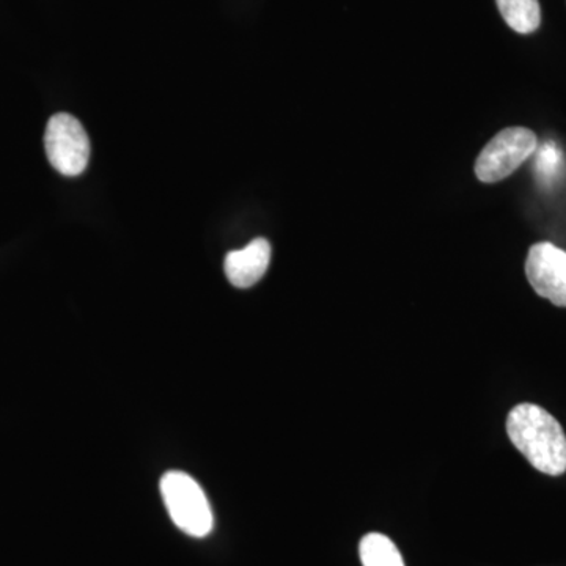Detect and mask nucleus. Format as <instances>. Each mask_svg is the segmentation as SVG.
I'll use <instances>...</instances> for the list:
<instances>
[{
  "mask_svg": "<svg viewBox=\"0 0 566 566\" xmlns=\"http://www.w3.org/2000/svg\"><path fill=\"white\" fill-rule=\"evenodd\" d=\"M161 494L175 526L193 536L210 535L214 520L202 486L185 472H167L161 479Z\"/></svg>",
  "mask_w": 566,
  "mask_h": 566,
  "instance_id": "f03ea898",
  "label": "nucleus"
},
{
  "mask_svg": "<svg viewBox=\"0 0 566 566\" xmlns=\"http://www.w3.org/2000/svg\"><path fill=\"white\" fill-rule=\"evenodd\" d=\"M364 566H405L400 551L382 534L365 535L359 546Z\"/></svg>",
  "mask_w": 566,
  "mask_h": 566,
  "instance_id": "6e6552de",
  "label": "nucleus"
},
{
  "mask_svg": "<svg viewBox=\"0 0 566 566\" xmlns=\"http://www.w3.org/2000/svg\"><path fill=\"white\" fill-rule=\"evenodd\" d=\"M271 262V245L264 238H256L240 251L227 255L223 270L230 283L237 289H251L262 281Z\"/></svg>",
  "mask_w": 566,
  "mask_h": 566,
  "instance_id": "423d86ee",
  "label": "nucleus"
},
{
  "mask_svg": "<svg viewBox=\"0 0 566 566\" xmlns=\"http://www.w3.org/2000/svg\"><path fill=\"white\" fill-rule=\"evenodd\" d=\"M44 148L51 166L65 177H77L87 169L91 140L84 126L69 114H57L48 122Z\"/></svg>",
  "mask_w": 566,
  "mask_h": 566,
  "instance_id": "20e7f679",
  "label": "nucleus"
},
{
  "mask_svg": "<svg viewBox=\"0 0 566 566\" xmlns=\"http://www.w3.org/2000/svg\"><path fill=\"white\" fill-rule=\"evenodd\" d=\"M538 148V139L532 129L513 126L495 134L480 153L475 163V175L480 181L505 180L526 163Z\"/></svg>",
  "mask_w": 566,
  "mask_h": 566,
  "instance_id": "7ed1b4c3",
  "label": "nucleus"
},
{
  "mask_svg": "<svg viewBox=\"0 0 566 566\" xmlns=\"http://www.w3.org/2000/svg\"><path fill=\"white\" fill-rule=\"evenodd\" d=\"M527 281L536 294L566 307V252L551 243L534 244L526 262Z\"/></svg>",
  "mask_w": 566,
  "mask_h": 566,
  "instance_id": "39448f33",
  "label": "nucleus"
},
{
  "mask_svg": "<svg viewBox=\"0 0 566 566\" xmlns=\"http://www.w3.org/2000/svg\"><path fill=\"white\" fill-rule=\"evenodd\" d=\"M502 18L517 33H534L542 24L538 0H495Z\"/></svg>",
  "mask_w": 566,
  "mask_h": 566,
  "instance_id": "0eeeda50",
  "label": "nucleus"
},
{
  "mask_svg": "<svg viewBox=\"0 0 566 566\" xmlns=\"http://www.w3.org/2000/svg\"><path fill=\"white\" fill-rule=\"evenodd\" d=\"M506 433L536 471L553 476L565 474L566 434L545 409L532 403L515 406L506 419Z\"/></svg>",
  "mask_w": 566,
  "mask_h": 566,
  "instance_id": "f257e3e1",
  "label": "nucleus"
},
{
  "mask_svg": "<svg viewBox=\"0 0 566 566\" xmlns=\"http://www.w3.org/2000/svg\"><path fill=\"white\" fill-rule=\"evenodd\" d=\"M562 163V155L558 148L554 144L543 145L542 150L538 151V158H536V170H538L539 177L543 180H553L556 177L558 166Z\"/></svg>",
  "mask_w": 566,
  "mask_h": 566,
  "instance_id": "1a4fd4ad",
  "label": "nucleus"
}]
</instances>
